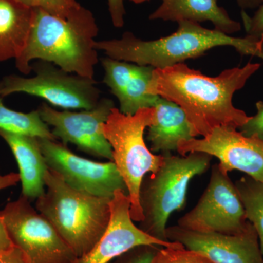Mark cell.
<instances>
[{
    "instance_id": "cb8c5ba5",
    "label": "cell",
    "mask_w": 263,
    "mask_h": 263,
    "mask_svg": "<svg viewBox=\"0 0 263 263\" xmlns=\"http://www.w3.org/2000/svg\"><path fill=\"white\" fill-rule=\"evenodd\" d=\"M160 247L155 245L139 246L122 254L110 263H151Z\"/></svg>"
},
{
    "instance_id": "9c48e42d",
    "label": "cell",
    "mask_w": 263,
    "mask_h": 263,
    "mask_svg": "<svg viewBox=\"0 0 263 263\" xmlns=\"http://www.w3.org/2000/svg\"><path fill=\"white\" fill-rule=\"evenodd\" d=\"M249 224L235 183L218 164L197 205L178 221L183 229L226 235L240 234Z\"/></svg>"
},
{
    "instance_id": "7a4b0ae2",
    "label": "cell",
    "mask_w": 263,
    "mask_h": 263,
    "mask_svg": "<svg viewBox=\"0 0 263 263\" xmlns=\"http://www.w3.org/2000/svg\"><path fill=\"white\" fill-rule=\"evenodd\" d=\"M178 23L176 32L160 39L143 41L127 32L121 39L95 41V48L114 60L156 69L183 63L221 46H230L241 55L263 60V36L260 39L250 36L235 37L216 29L204 28L197 22L181 21Z\"/></svg>"
},
{
    "instance_id": "4dcf8cb0",
    "label": "cell",
    "mask_w": 263,
    "mask_h": 263,
    "mask_svg": "<svg viewBox=\"0 0 263 263\" xmlns=\"http://www.w3.org/2000/svg\"><path fill=\"white\" fill-rule=\"evenodd\" d=\"M238 5L243 8H254L260 6L263 0H237Z\"/></svg>"
},
{
    "instance_id": "83f0119b",
    "label": "cell",
    "mask_w": 263,
    "mask_h": 263,
    "mask_svg": "<svg viewBox=\"0 0 263 263\" xmlns=\"http://www.w3.org/2000/svg\"><path fill=\"white\" fill-rule=\"evenodd\" d=\"M0 263H29L27 257L20 249L13 247L0 252Z\"/></svg>"
},
{
    "instance_id": "4fadbf2b",
    "label": "cell",
    "mask_w": 263,
    "mask_h": 263,
    "mask_svg": "<svg viewBox=\"0 0 263 263\" xmlns=\"http://www.w3.org/2000/svg\"><path fill=\"white\" fill-rule=\"evenodd\" d=\"M110 206V221L103 236L89 252L77 257L73 263H110L139 246L171 247L181 245L157 239L137 227L130 216V200L122 190L114 193Z\"/></svg>"
},
{
    "instance_id": "5bb4252c",
    "label": "cell",
    "mask_w": 263,
    "mask_h": 263,
    "mask_svg": "<svg viewBox=\"0 0 263 263\" xmlns=\"http://www.w3.org/2000/svg\"><path fill=\"white\" fill-rule=\"evenodd\" d=\"M167 240L205 256L214 263H263L259 237L250 222L243 233H200L176 226L166 229Z\"/></svg>"
},
{
    "instance_id": "3957f363",
    "label": "cell",
    "mask_w": 263,
    "mask_h": 263,
    "mask_svg": "<svg viewBox=\"0 0 263 263\" xmlns=\"http://www.w3.org/2000/svg\"><path fill=\"white\" fill-rule=\"evenodd\" d=\"M98 27L95 20L70 22L41 8H34V17L27 45L15 65L22 73L32 72L34 60L51 62L62 70L94 79L98 63L95 38Z\"/></svg>"
},
{
    "instance_id": "277c9868",
    "label": "cell",
    "mask_w": 263,
    "mask_h": 263,
    "mask_svg": "<svg viewBox=\"0 0 263 263\" xmlns=\"http://www.w3.org/2000/svg\"><path fill=\"white\" fill-rule=\"evenodd\" d=\"M44 181L46 190L37 199L36 209L54 227L76 257L84 255L108 228L112 198L71 187L49 168Z\"/></svg>"
},
{
    "instance_id": "8992f818",
    "label": "cell",
    "mask_w": 263,
    "mask_h": 263,
    "mask_svg": "<svg viewBox=\"0 0 263 263\" xmlns=\"http://www.w3.org/2000/svg\"><path fill=\"white\" fill-rule=\"evenodd\" d=\"M157 122L155 107L125 115L114 107L102 126V131L113 149V162L128 190L130 216L136 222L144 219L139 202L140 189L148 174H155L163 163L164 155L152 153L144 139V132Z\"/></svg>"
},
{
    "instance_id": "d6986e66",
    "label": "cell",
    "mask_w": 263,
    "mask_h": 263,
    "mask_svg": "<svg viewBox=\"0 0 263 263\" xmlns=\"http://www.w3.org/2000/svg\"><path fill=\"white\" fill-rule=\"evenodd\" d=\"M34 8L17 0H0V62L18 59L27 45Z\"/></svg>"
},
{
    "instance_id": "d4e9b609",
    "label": "cell",
    "mask_w": 263,
    "mask_h": 263,
    "mask_svg": "<svg viewBox=\"0 0 263 263\" xmlns=\"http://www.w3.org/2000/svg\"><path fill=\"white\" fill-rule=\"evenodd\" d=\"M257 112L239 128L240 133L247 137H256L263 141V102L256 103Z\"/></svg>"
},
{
    "instance_id": "52a82bcc",
    "label": "cell",
    "mask_w": 263,
    "mask_h": 263,
    "mask_svg": "<svg viewBox=\"0 0 263 263\" xmlns=\"http://www.w3.org/2000/svg\"><path fill=\"white\" fill-rule=\"evenodd\" d=\"M31 67L34 77L5 76L0 81V96L25 93L65 109H91L100 100V90L94 79L74 75L43 60Z\"/></svg>"
},
{
    "instance_id": "5b68a950",
    "label": "cell",
    "mask_w": 263,
    "mask_h": 263,
    "mask_svg": "<svg viewBox=\"0 0 263 263\" xmlns=\"http://www.w3.org/2000/svg\"><path fill=\"white\" fill-rule=\"evenodd\" d=\"M162 155L163 163L158 171L146 175L142 181L139 202L144 219L138 228L157 239L169 241L166 229L170 216L182 210L190 181L206 172L212 157L202 152Z\"/></svg>"
},
{
    "instance_id": "ba28073f",
    "label": "cell",
    "mask_w": 263,
    "mask_h": 263,
    "mask_svg": "<svg viewBox=\"0 0 263 263\" xmlns=\"http://www.w3.org/2000/svg\"><path fill=\"white\" fill-rule=\"evenodd\" d=\"M30 202L21 195L0 212L12 243L29 263H73L77 257L72 249Z\"/></svg>"
},
{
    "instance_id": "9a60e30c",
    "label": "cell",
    "mask_w": 263,
    "mask_h": 263,
    "mask_svg": "<svg viewBox=\"0 0 263 263\" xmlns=\"http://www.w3.org/2000/svg\"><path fill=\"white\" fill-rule=\"evenodd\" d=\"M103 82L119 100V110L125 115H134L143 108L155 107L159 96L148 89L155 67L104 57Z\"/></svg>"
},
{
    "instance_id": "484cf974",
    "label": "cell",
    "mask_w": 263,
    "mask_h": 263,
    "mask_svg": "<svg viewBox=\"0 0 263 263\" xmlns=\"http://www.w3.org/2000/svg\"><path fill=\"white\" fill-rule=\"evenodd\" d=\"M242 18L247 32V36L260 39L263 36V3L253 16L249 17L247 13L243 12Z\"/></svg>"
},
{
    "instance_id": "f1b7e54d",
    "label": "cell",
    "mask_w": 263,
    "mask_h": 263,
    "mask_svg": "<svg viewBox=\"0 0 263 263\" xmlns=\"http://www.w3.org/2000/svg\"><path fill=\"white\" fill-rule=\"evenodd\" d=\"M13 247H14V245L12 243L8 232H7L4 221L0 216V252L8 250Z\"/></svg>"
},
{
    "instance_id": "44dd1931",
    "label": "cell",
    "mask_w": 263,
    "mask_h": 263,
    "mask_svg": "<svg viewBox=\"0 0 263 263\" xmlns=\"http://www.w3.org/2000/svg\"><path fill=\"white\" fill-rule=\"evenodd\" d=\"M245 208L247 220L252 223L259 237L263 256V183L246 176L235 183Z\"/></svg>"
},
{
    "instance_id": "4316f807",
    "label": "cell",
    "mask_w": 263,
    "mask_h": 263,
    "mask_svg": "<svg viewBox=\"0 0 263 263\" xmlns=\"http://www.w3.org/2000/svg\"><path fill=\"white\" fill-rule=\"evenodd\" d=\"M109 12L114 27L121 28L124 24V0H108Z\"/></svg>"
},
{
    "instance_id": "ac0fdd59",
    "label": "cell",
    "mask_w": 263,
    "mask_h": 263,
    "mask_svg": "<svg viewBox=\"0 0 263 263\" xmlns=\"http://www.w3.org/2000/svg\"><path fill=\"white\" fill-rule=\"evenodd\" d=\"M149 18L177 22L190 21L197 23L210 21L216 30L229 35L241 29L239 22L230 18L226 10L218 6L216 0H163Z\"/></svg>"
},
{
    "instance_id": "30bf717a",
    "label": "cell",
    "mask_w": 263,
    "mask_h": 263,
    "mask_svg": "<svg viewBox=\"0 0 263 263\" xmlns=\"http://www.w3.org/2000/svg\"><path fill=\"white\" fill-rule=\"evenodd\" d=\"M48 168L67 184L94 196L113 198L117 190L128 195L122 176L113 161L98 162L79 157L57 141L37 138Z\"/></svg>"
},
{
    "instance_id": "ffe728a7",
    "label": "cell",
    "mask_w": 263,
    "mask_h": 263,
    "mask_svg": "<svg viewBox=\"0 0 263 263\" xmlns=\"http://www.w3.org/2000/svg\"><path fill=\"white\" fill-rule=\"evenodd\" d=\"M0 96V129L10 133L57 141L38 110L24 114L7 108Z\"/></svg>"
},
{
    "instance_id": "2e32d148",
    "label": "cell",
    "mask_w": 263,
    "mask_h": 263,
    "mask_svg": "<svg viewBox=\"0 0 263 263\" xmlns=\"http://www.w3.org/2000/svg\"><path fill=\"white\" fill-rule=\"evenodd\" d=\"M0 136L8 143L18 164L22 195L37 200L45 193V175L48 170L37 137L10 133L0 129Z\"/></svg>"
},
{
    "instance_id": "8fae6325",
    "label": "cell",
    "mask_w": 263,
    "mask_h": 263,
    "mask_svg": "<svg viewBox=\"0 0 263 263\" xmlns=\"http://www.w3.org/2000/svg\"><path fill=\"white\" fill-rule=\"evenodd\" d=\"M115 107L113 100L100 99L98 105L80 112L59 111L47 103L37 109L41 119L48 124L52 134L67 146L73 143L88 155L113 161V149L102 131V126Z\"/></svg>"
},
{
    "instance_id": "e0dca14e",
    "label": "cell",
    "mask_w": 263,
    "mask_h": 263,
    "mask_svg": "<svg viewBox=\"0 0 263 263\" xmlns=\"http://www.w3.org/2000/svg\"><path fill=\"white\" fill-rule=\"evenodd\" d=\"M157 122L148 127L147 141L152 153L177 152L180 141L196 138L186 114L177 104L159 96L155 105Z\"/></svg>"
},
{
    "instance_id": "7c38bea8",
    "label": "cell",
    "mask_w": 263,
    "mask_h": 263,
    "mask_svg": "<svg viewBox=\"0 0 263 263\" xmlns=\"http://www.w3.org/2000/svg\"><path fill=\"white\" fill-rule=\"evenodd\" d=\"M177 152L181 156L192 152L208 154L219 160L222 171L237 170L263 183V141L243 136L235 128L218 127L200 139L180 141Z\"/></svg>"
},
{
    "instance_id": "f546056e",
    "label": "cell",
    "mask_w": 263,
    "mask_h": 263,
    "mask_svg": "<svg viewBox=\"0 0 263 263\" xmlns=\"http://www.w3.org/2000/svg\"><path fill=\"white\" fill-rule=\"evenodd\" d=\"M21 181L20 175L15 173L3 176L0 174V190L15 186Z\"/></svg>"
},
{
    "instance_id": "7402d4cb",
    "label": "cell",
    "mask_w": 263,
    "mask_h": 263,
    "mask_svg": "<svg viewBox=\"0 0 263 263\" xmlns=\"http://www.w3.org/2000/svg\"><path fill=\"white\" fill-rule=\"evenodd\" d=\"M32 8H41L52 15L70 22L95 20L92 13L76 0H17Z\"/></svg>"
},
{
    "instance_id": "603a6c76",
    "label": "cell",
    "mask_w": 263,
    "mask_h": 263,
    "mask_svg": "<svg viewBox=\"0 0 263 263\" xmlns=\"http://www.w3.org/2000/svg\"><path fill=\"white\" fill-rule=\"evenodd\" d=\"M151 263H214L202 254L189 250L182 245L176 247H161Z\"/></svg>"
},
{
    "instance_id": "1f68e13d",
    "label": "cell",
    "mask_w": 263,
    "mask_h": 263,
    "mask_svg": "<svg viewBox=\"0 0 263 263\" xmlns=\"http://www.w3.org/2000/svg\"><path fill=\"white\" fill-rule=\"evenodd\" d=\"M131 1L136 3V4H140V3H144V2L148 1V0H131Z\"/></svg>"
},
{
    "instance_id": "6da1fadb",
    "label": "cell",
    "mask_w": 263,
    "mask_h": 263,
    "mask_svg": "<svg viewBox=\"0 0 263 263\" xmlns=\"http://www.w3.org/2000/svg\"><path fill=\"white\" fill-rule=\"evenodd\" d=\"M260 64L249 62L243 67H233L216 77L179 63L155 69L148 91L177 104L186 114L197 136H206L218 127L239 129L249 118L235 108L233 98L241 89Z\"/></svg>"
}]
</instances>
